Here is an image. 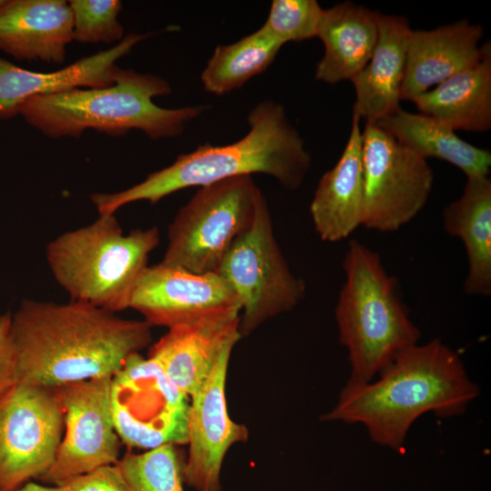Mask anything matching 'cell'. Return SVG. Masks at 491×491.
Masks as SVG:
<instances>
[{
  "label": "cell",
  "instance_id": "32",
  "mask_svg": "<svg viewBox=\"0 0 491 491\" xmlns=\"http://www.w3.org/2000/svg\"><path fill=\"white\" fill-rule=\"evenodd\" d=\"M5 0H0V6L4 4Z\"/></svg>",
  "mask_w": 491,
  "mask_h": 491
},
{
  "label": "cell",
  "instance_id": "13",
  "mask_svg": "<svg viewBox=\"0 0 491 491\" xmlns=\"http://www.w3.org/2000/svg\"><path fill=\"white\" fill-rule=\"evenodd\" d=\"M129 308L152 326L168 329L240 316L239 298L217 273L195 274L162 262L147 266L133 291Z\"/></svg>",
  "mask_w": 491,
  "mask_h": 491
},
{
  "label": "cell",
  "instance_id": "6",
  "mask_svg": "<svg viewBox=\"0 0 491 491\" xmlns=\"http://www.w3.org/2000/svg\"><path fill=\"white\" fill-rule=\"evenodd\" d=\"M156 226L125 234L115 214L65 232L45 249L49 269L71 300L112 312L129 308L136 282L158 246Z\"/></svg>",
  "mask_w": 491,
  "mask_h": 491
},
{
  "label": "cell",
  "instance_id": "27",
  "mask_svg": "<svg viewBox=\"0 0 491 491\" xmlns=\"http://www.w3.org/2000/svg\"><path fill=\"white\" fill-rule=\"evenodd\" d=\"M324 10L316 0H274L262 27L282 45L316 37Z\"/></svg>",
  "mask_w": 491,
  "mask_h": 491
},
{
  "label": "cell",
  "instance_id": "31",
  "mask_svg": "<svg viewBox=\"0 0 491 491\" xmlns=\"http://www.w3.org/2000/svg\"><path fill=\"white\" fill-rule=\"evenodd\" d=\"M15 491H63L58 486H44L35 481H29Z\"/></svg>",
  "mask_w": 491,
  "mask_h": 491
},
{
  "label": "cell",
  "instance_id": "15",
  "mask_svg": "<svg viewBox=\"0 0 491 491\" xmlns=\"http://www.w3.org/2000/svg\"><path fill=\"white\" fill-rule=\"evenodd\" d=\"M148 35L129 34L112 48L51 73L34 72L0 57V119L17 115L28 99L74 88H104L115 83V62Z\"/></svg>",
  "mask_w": 491,
  "mask_h": 491
},
{
  "label": "cell",
  "instance_id": "12",
  "mask_svg": "<svg viewBox=\"0 0 491 491\" xmlns=\"http://www.w3.org/2000/svg\"><path fill=\"white\" fill-rule=\"evenodd\" d=\"M112 377L59 386L65 429L55 461L39 480L56 486L119 460L111 406Z\"/></svg>",
  "mask_w": 491,
  "mask_h": 491
},
{
  "label": "cell",
  "instance_id": "30",
  "mask_svg": "<svg viewBox=\"0 0 491 491\" xmlns=\"http://www.w3.org/2000/svg\"><path fill=\"white\" fill-rule=\"evenodd\" d=\"M11 318L10 312L0 316V396L17 383Z\"/></svg>",
  "mask_w": 491,
  "mask_h": 491
},
{
  "label": "cell",
  "instance_id": "5",
  "mask_svg": "<svg viewBox=\"0 0 491 491\" xmlns=\"http://www.w3.org/2000/svg\"><path fill=\"white\" fill-rule=\"evenodd\" d=\"M346 281L336 306L340 343L350 363L347 383L374 379L400 352L418 344L420 330L402 302L396 280L377 253L357 240L343 260Z\"/></svg>",
  "mask_w": 491,
  "mask_h": 491
},
{
  "label": "cell",
  "instance_id": "4",
  "mask_svg": "<svg viewBox=\"0 0 491 491\" xmlns=\"http://www.w3.org/2000/svg\"><path fill=\"white\" fill-rule=\"evenodd\" d=\"M171 93L164 78L119 68L115 83L104 88H74L34 96L17 115L44 135L78 137L86 129L122 135L139 129L152 139L179 135L204 105L163 108L153 97Z\"/></svg>",
  "mask_w": 491,
  "mask_h": 491
},
{
  "label": "cell",
  "instance_id": "10",
  "mask_svg": "<svg viewBox=\"0 0 491 491\" xmlns=\"http://www.w3.org/2000/svg\"><path fill=\"white\" fill-rule=\"evenodd\" d=\"M64 417L59 387L16 383L0 396V491H15L51 467Z\"/></svg>",
  "mask_w": 491,
  "mask_h": 491
},
{
  "label": "cell",
  "instance_id": "21",
  "mask_svg": "<svg viewBox=\"0 0 491 491\" xmlns=\"http://www.w3.org/2000/svg\"><path fill=\"white\" fill-rule=\"evenodd\" d=\"M377 12L352 2L325 9L316 37L325 46L316 79L330 85L351 80L370 60L378 38Z\"/></svg>",
  "mask_w": 491,
  "mask_h": 491
},
{
  "label": "cell",
  "instance_id": "3",
  "mask_svg": "<svg viewBox=\"0 0 491 491\" xmlns=\"http://www.w3.org/2000/svg\"><path fill=\"white\" fill-rule=\"evenodd\" d=\"M247 121L249 130L241 139L225 145H201L125 190L91 195L92 203L99 215H113L133 202L155 204L184 188L253 174L270 175L283 187L297 189L310 168L311 156L284 107L263 101L251 110Z\"/></svg>",
  "mask_w": 491,
  "mask_h": 491
},
{
  "label": "cell",
  "instance_id": "9",
  "mask_svg": "<svg viewBox=\"0 0 491 491\" xmlns=\"http://www.w3.org/2000/svg\"><path fill=\"white\" fill-rule=\"evenodd\" d=\"M188 397L155 359L131 355L111 381L113 418L120 440L145 449L187 443Z\"/></svg>",
  "mask_w": 491,
  "mask_h": 491
},
{
  "label": "cell",
  "instance_id": "28",
  "mask_svg": "<svg viewBox=\"0 0 491 491\" xmlns=\"http://www.w3.org/2000/svg\"><path fill=\"white\" fill-rule=\"evenodd\" d=\"M74 40L82 43H113L123 39L117 21L122 3L117 0H70Z\"/></svg>",
  "mask_w": 491,
  "mask_h": 491
},
{
  "label": "cell",
  "instance_id": "16",
  "mask_svg": "<svg viewBox=\"0 0 491 491\" xmlns=\"http://www.w3.org/2000/svg\"><path fill=\"white\" fill-rule=\"evenodd\" d=\"M483 28L463 19L433 30L411 32L406 50L401 100H413L453 75L476 64Z\"/></svg>",
  "mask_w": 491,
  "mask_h": 491
},
{
  "label": "cell",
  "instance_id": "23",
  "mask_svg": "<svg viewBox=\"0 0 491 491\" xmlns=\"http://www.w3.org/2000/svg\"><path fill=\"white\" fill-rule=\"evenodd\" d=\"M461 196L443 212L446 231L459 238L466 249L468 274L464 290L468 295L491 294V180L466 177Z\"/></svg>",
  "mask_w": 491,
  "mask_h": 491
},
{
  "label": "cell",
  "instance_id": "24",
  "mask_svg": "<svg viewBox=\"0 0 491 491\" xmlns=\"http://www.w3.org/2000/svg\"><path fill=\"white\" fill-rule=\"evenodd\" d=\"M376 125L424 159L437 158L459 168L466 177L487 176L491 153L458 137L437 120L398 109Z\"/></svg>",
  "mask_w": 491,
  "mask_h": 491
},
{
  "label": "cell",
  "instance_id": "26",
  "mask_svg": "<svg viewBox=\"0 0 491 491\" xmlns=\"http://www.w3.org/2000/svg\"><path fill=\"white\" fill-rule=\"evenodd\" d=\"M116 464L132 491H184L183 466L175 445L142 454L127 452Z\"/></svg>",
  "mask_w": 491,
  "mask_h": 491
},
{
  "label": "cell",
  "instance_id": "14",
  "mask_svg": "<svg viewBox=\"0 0 491 491\" xmlns=\"http://www.w3.org/2000/svg\"><path fill=\"white\" fill-rule=\"evenodd\" d=\"M219 357L201 388L191 398L188 423L187 461L183 477L196 491H219V476L225 453L231 446L247 438V429L228 416L225 379L230 355Z\"/></svg>",
  "mask_w": 491,
  "mask_h": 491
},
{
  "label": "cell",
  "instance_id": "22",
  "mask_svg": "<svg viewBox=\"0 0 491 491\" xmlns=\"http://www.w3.org/2000/svg\"><path fill=\"white\" fill-rule=\"evenodd\" d=\"M417 109L453 131L491 127V45L482 58L412 100Z\"/></svg>",
  "mask_w": 491,
  "mask_h": 491
},
{
  "label": "cell",
  "instance_id": "20",
  "mask_svg": "<svg viewBox=\"0 0 491 491\" xmlns=\"http://www.w3.org/2000/svg\"><path fill=\"white\" fill-rule=\"evenodd\" d=\"M378 38L375 51L353 82V115L366 123L379 120L400 109L406 50L412 29L406 18L376 13Z\"/></svg>",
  "mask_w": 491,
  "mask_h": 491
},
{
  "label": "cell",
  "instance_id": "18",
  "mask_svg": "<svg viewBox=\"0 0 491 491\" xmlns=\"http://www.w3.org/2000/svg\"><path fill=\"white\" fill-rule=\"evenodd\" d=\"M73 33L67 1L5 0L0 6V50L16 60L62 64Z\"/></svg>",
  "mask_w": 491,
  "mask_h": 491
},
{
  "label": "cell",
  "instance_id": "8",
  "mask_svg": "<svg viewBox=\"0 0 491 491\" xmlns=\"http://www.w3.org/2000/svg\"><path fill=\"white\" fill-rule=\"evenodd\" d=\"M216 273L239 298L241 336L269 318L292 310L306 296L304 280L291 271L278 246L266 198Z\"/></svg>",
  "mask_w": 491,
  "mask_h": 491
},
{
  "label": "cell",
  "instance_id": "2",
  "mask_svg": "<svg viewBox=\"0 0 491 491\" xmlns=\"http://www.w3.org/2000/svg\"><path fill=\"white\" fill-rule=\"evenodd\" d=\"M376 376L346 383L322 420L360 424L375 443L398 452L421 416L462 415L479 395L459 355L439 339L406 348Z\"/></svg>",
  "mask_w": 491,
  "mask_h": 491
},
{
  "label": "cell",
  "instance_id": "7",
  "mask_svg": "<svg viewBox=\"0 0 491 491\" xmlns=\"http://www.w3.org/2000/svg\"><path fill=\"white\" fill-rule=\"evenodd\" d=\"M264 199L252 175L200 187L169 225L161 262L195 274L216 273Z\"/></svg>",
  "mask_w": 491,
  "mask_h": 491
},
{
  "label": "cell",
  "instance_id": "1",
  "mask_svg": "<svg viewBox=\"0 0 491 491\" xmlns=\"http://www.w3.org/2000/svg\"><path fill=\"white\" fill-rule=\"evenodd\" d=\"M17 383L48 387L112 377L152 340L151 326L70 300L25 299L12 314Z\"/></svg>",
  "mask_w": 491,
  "mask_h": 491
},
{
  "label": "cell",
  "instance_id": "11",
  "mask_svg": "<svg viewBox=\"0 0 491 491\" xmlns=\"http://www.w3.org/2000/svg\"><path fill=\"white\" fill-rule=\"evenodd\" d=\"M362 141V225L394 232L426 205L434 175L427 161L376 124L366 123Z\"/></svg>",
  "mask_w": 491,
  "mask_h": 491
},
{
  "label": "cell",
  "instance_id": "19",
  "mask_svg": "<svg viewBox=\"0 0 491 491\" xmlns=\"http://www.w3.org/2000/svg\"><path fill=\"white\" fill-rule=\"evenodd\" d=\"M360 118L353 115L351 131L336 165L320 178L310 205L321 240L337 242L362 225L364 174Z\"/></svg>",
  "mask_w": 491,
  "mask_h": 491
},
{
  "label": "cell",
  "instance_id": "25",
  "mask_svg": "<svg viewBox=\"0 0 491 491\" xmlns=\"http://www.w3.org/2000/svg\"><path fill=\"white\" fill-rule=\"evenodd\" d=\"M283 45L262 26L230 44L218 45L201 74L205 91L223 95L266 71Z\"/></svg>",
  "mask_w": 491,
  "mask_h": 491
},
{
  "label": "cell",
  "instance_id": "29",
  "mask_svg": "<svg viewBox=\"0 0 491 491\" xmlns=\"http://www.w3.org/2000/svg\"><path fill=\"white\" fill-rule=\"evenodd\" d=\"M56 486L63 491H132L117 464L100 466Z\"/></svg>",
  "mask_w": 491,
  "mask_h": 491
},
{
  "label": "cell",
  "instance_id": "17",
  "mask_svg": "<svg viewBox=\"0 0 491 491\" xmlns=\"http://www.w3.org/2000/svg\"><path fill=\"white\" fill-rule=\"evenodd\" d=\"M239 321L240 316L174 326L152 346L149 356L179 390L192 397L221 355L240 339Z\"/></svg>",
  "mask_w": 491,
  "mask_h": 491
}]
</instances>
